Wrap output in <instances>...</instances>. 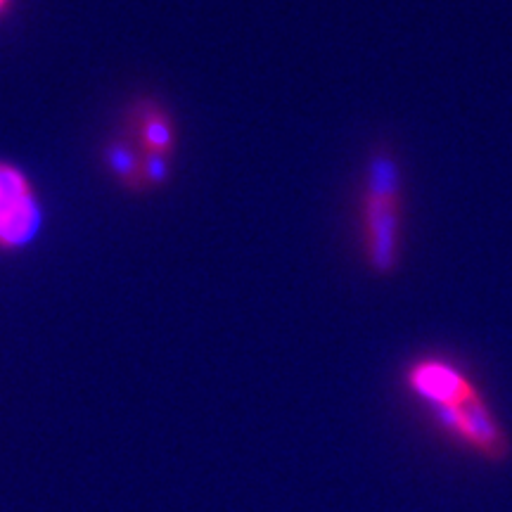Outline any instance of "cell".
<instances>
[{
	"label": "cell",
	"instance_id": "cell-2",
	"mask_svg": "<svg viewBox=\"0 0 512 512\" xmlns=\"http://www.w3.org/2000/svg\"><path fill=\"white\" fill-rule=\"evenodd\" d=\"M403 188L401 169L387 152H377L366 166L361 197L363 252L370 271L389 275L401 261Z\"/></svg>",
	"mask_w": 512,
	"mask_h": 512
},
{
	"label": "cell",
	"instance_id": "cell-6",
	"mask_svg": "<svg viewBox=\"0 0 512 512\" xmlns=\"http://www.w3.org/2000/svg\"><path fill=\"white\" fill-rule=\"evenodd\" d=\"M10 5H12V0H0V17L10 10Z\"/></svg>",
	"mask_w": 512,
	"mask_h": 512
},
{
	"label": "cell",
	"instance_id": "cell-5",
	"mask_svg": "<svg viewBox=\"0 0 512 512\" xmlns=\"http://www.w3.org/2000/svg\"><path fill=\"white\" fill-rule=\"evenodd\" d=\"M110 164L112 169L121 176V181L138 188L140 181L145 178V164L138 162L136 152L126 145H114L110 150Z\"/></svg>",
	"mask_w": 512,
	"mask_h": 512
},
{
	"label": "cell",
	"instance_id": "cell-3",
	"mask_svg": "<svg viewBox=\"0 0 512 512\" xmlns=\"http://www.w3.org/2000/svg\"><path fill=\"white\" fill-rule=\"evenodd\" d=\"M41 228V204L22 169L0 162V249H22Z\"/></svg>",
	"mask_w": 512,
	"mask_h": 512
},
{
	"label": "cell",
	"instance_id": "cell-4",
	"mask_svg": "<svg viewBox=\"0 0 512 512\" xmlns=\"http://www.w3.org/2000/svg\"><path fill=\"white\" fill-rule=\"evenodd\" d=\"M133 128H136L138 145L145 157H166L174 152V124H171L169 114L155 102H143L136 107Z\"/></svg>",
	"mask_w": 512,
	"mask_h": 512
},
{
	"label": "cell",
	"instance_id": "cell-1",
	"mask_svg": "<svg viewBox=\"0 0 512 512\" xmlns=\"http://www.w3.org/2000/svg\"><path fill=\"white\" fill-rule=\"evenodd\" d=\"M415 399L430 408L444 432L489 463L510 456V439L475 382L446 358H420L406 370Z\"/></svg>",
	"mask_w": 512,
	"mask_h": 512
}]
</instances>
